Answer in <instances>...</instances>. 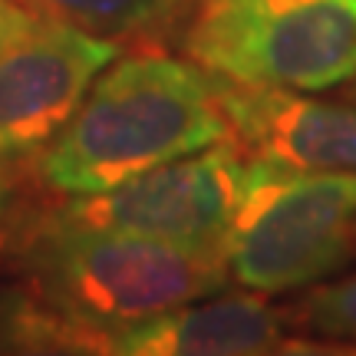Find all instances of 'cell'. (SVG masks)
<instances>
[{"instance_id":"ba28073f","label":"cell","mask_w":356,"mask_h":356,"mask_svg":"<svg viewBox=\"0 0 356 356\" xmlns=\"http://www.w3.org/2000/svg\"><path fill=\"white\" fill-rule=\"evenodd\" d=\"M287 317L264 293H208L109 337L115 356H264L291 353Z\"/></svg>"},{"instance_id":"7a4b0ae2","label":"cell","mask_w":356,"mask_h":356,"mask_svg":"<svg viewBox=\"0 0 356 356\" xmlns=\"http://www.w3.org/2000/svg\"><path fill=\"white\" fill-rule=\"evenodd\" d=\"M20 270L24 291L86 333L92 353H106L113 333L218 293L231 277L225 254L83 225L60 208L26 234Z\"/></svg>"},{"instance_id":"4fadbf2b","label":"cell","mask_w":356,"mask_h":356,"mask_svg":"<svg viewBox=\"0 0 356 356\" xmlns=\"http://www.w3.org/2000/svg\"><path fill=\"white\" fill-rule=\"evenodd\" d=\"M17 191H20V175H17V168H13V159H3V155H0V238H3V231L10 228Z\"/></svg>"},{"instance_id":"9c48e42d","label":"cell","mask_w":356,"mask_h":356,"mask_svg":"<svg viewBox=\"0 0 356 356\" xmlns=\"http://www.w3.org/2000/svg\"><path fill=\"white\" fill-rule=\"evenodd\" d=\"M24 3L43 17L63 20L106 40L142 37L165 24L178 7V0H24Z\"/></svg>"},{"instance_id":"277c9868","label":"cell","mask_w":356,"mask_h":356,"mask_svg":"<svg viewBox=\"0 0 356 356\" xmlns=\"http://www.w3.org/2000/svg\"><path fill=\"white\" fill-rule=\"evenodd\" d=\"M356 241V172L257 162L228 238V270L254 293H287L330 277Z\"/></svg>"},{"instance_id":"5b68a950","label":"cell","mask_w":356,"mask_h":356,"mask_svg":"<svg viewBox=\"0 0 356 356\" xmlns=\"http://www.w3.org/2000/svg\"><path fill=\"white\" fill-rule=\"evenodd\" d=\"M251 172L254 159L228 136L109 191L66 198L60 211L83 225L228 257V238L251 185Z\"/></svg>"},{"instance_id":"30bf717a","label":"cell","mask_w":356,"mask_h":356,"mask_svg":"<svg viewBox=\"0 0 356 356\" xmlns=\"http://www.w3.org/2000/svg\"><path fill=\"white\" fill-rule=\"evenodd\" d=\"M0 346L17 353H92L86 333L30 291L0 297Z\"/></svg>"},{"instance_id":"8992f818","label":"cell","mask_w":356,"mask_h":356,"mask_svg":"<svg viewBox=\"0 0 356 356\" xmlns=\"http://www.w3.org/2000/svg\"><path fill=\"white\" fill-rule=\"evenodd\" d=\"M115 56V40L53 17L0 53V155L24 159L47 149Z\"/></svg>"},{"instance_id":"52a82bcc","label":"cell","mask_w":356,"mask_h":356,"mask_svg":"<svg viewBox=\"0 0 356 356\" xmlns=\"http://www.w3.org/2000/svg\"><path fill=\"white\" fill-rule=\"evenodd\" d=\"M231 139L257 162L304 172H356V106L277 86L218 79Z\"/></svg>"},{"instance_id":"7c38bea8","label":"cell","mask_w":356,"mask_h":356,"mask_svg":"<svg viewBox=\"0 0 356 356\" xmlns=\"http://www.w3.org/2000/svg\"><path fill=\"white\" fill-rule=\"evenodd\" d=\"M40 20L43 13L26 7L24 0H0V53H7L20 40L30 37L40 26Z\"/></svg>"},{"instance_id":"3957f363","label":"cell","mask_w":356,"mask_h":356,"mask_svg":"<svg viewBox=\"0 0 356 356\" xmlns=\"http://www.w3.org/2000/svg\"><path fill=\"white\" fill-rule=\"evenodd\" d=\"M181 50L225 83L327 92L356 79V0H195Z\"/></svg>"},{"instance_id":"8fae6325","label":"cell","mask_w":356,"mask_h":356,"mask_svg":"<svg viewBox=\"0 0 356 356\" xmlns=\"http://www.w3.org/2000/svg\"><path fill=\"white\" fill-rule=\"evenodd\" d=\"M297 320L317 337L356 343V274L320 284L314 293H307V300L297 307Z\"/></svg>"},{"instance_id":"6da1fadb","label":"cell","mask_w":356,"mask_h":356,"mask_svg":"<svg viewBox=\"0 0 356 356\" xmlns=\"http://www.w3.org/2000/svg\"><path fill=\"white\" fill-rule=\"evenodd\" d=\"M228 136L211 73L165 53H132L92 79L70 122L37 152V175L66 198L99 195Z\"/></svg>"}]
</instances>
